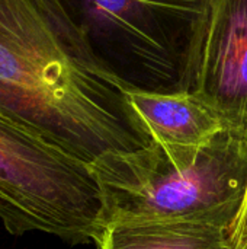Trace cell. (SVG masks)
<instances>
[{
  "label": "cell",
  "mask_w": 247,
  "mask_h": 249,
  "mask_svg": "<svg viewBox=\"0 0 247 249\" xmlns=\"http://www.w3.org/2000/svg\"><path fill=\"white\" fill-rule=\"evenodd\" d=\"M125 89L194 92L213 0H39Z\"/></svg>",
  "instance_id": "obj_3"
},
{
  "label": "cell",
  "mask_w": 247,
  "mask_h": 249,
  "mask_svg": "<svg viewBox=\"0 0 247 249\" xmlns=\"http://www.w3.org/2000/svg\"><path fill=\"white\" fill-rule=\"evenodd\" d=\"M194 92L247 136V0H213Z\"/></svg>",
  "instance_id": "obj_5"
},
{
  "label": "cell",
  "mask_w": 247,
  "mask_h": 249,
  "mask_svg": "<svg viewBox=\"0 0 247 249\" xmlns=\"http://www.w3.org/2000/svg\"><path fill=\"white\" fill-rule=\"evenodd\" d=\"M128 102L153 142L197 147L226 130V120L198 93H148L127 90Z\"/></svg>",
  "instance_id": "obj_6"
},
{
  "label": "cell",
  "mask_w": 247,
  "mask_h": 249,
  "mask_svg": "<svg viewBox=\"0 0 247 249\" xmlns=\"http://www.w3.org/2000/svg\"><path fill=\"white\" fill-rule=\"evenodd\" d=\"M0 220L16 236L96 242L106 217L95 168L0 114Z\"/></svg>",
  "instance_id": "obj_4"
},
{
  "label": "cell",
  "mask_w": 247,
  "mask_h": 249,
  "mask_svg": "<svg viewBox=\"0 0 247 249\" xmlns=\"http://www.w3.org/2000/svg\"><path fill=\"white\" fill-rule=\"evenodd\" d=\"M99 249H234L231 231L204 222H114L96 241Z\"/></svg>",
  "instance_id": "obj_7"
},
{
  "label": "cell",
  "mask_w": 247,
  "mask_h": 249,
  "mask_svg": "<svg viewBox=\"0 0 247 249\" xmlns=\"http://www.w3.org/2000/svg\"><path fill=\"white\" fill-rule=\"evenodd\" d=\"M231 239L234 244V249H245L247 247V194L239 220L231 232Z\"/></svg>",
  "instance_id": "obj_8"
},
{
  "label": "cell",
  "mask_w": 247,
  "mask_h": 249,
  "mask_svg": "<svg viewBox=\"0 0 247 249\" xmlns=\"http://www.w3.org/2000/svg\"><path fill=\"white\" fill-rule=\"evenodd\" d=\"M245 249H247V247H246V248H245Z\"/></svg>",
  "instance_id": "obj_9"
},
{
  "label": "cell",
  "mask_w": 247,
  "mask_h": 249,
  "mask_svg": "<svg viewBox=\"0 0 247 249\" xmlns=\"http://www.w3.org/2000/svg\"><path fill=\"white\" fill-rule=\"evenodd\" d=\"M106 225L204 222L233 232L247 194V136L226 130L197 147L153 142L93 165Z\"/></svg>",
  "instance_id": "obj_2"
},
{
  "label": "cell",
  "mask_w": 247,
  "mask_h": 249,
  "mask_svg": "<svg viewBox=\"0 0 247 249\" xmlns=\"http://www.w3.org/2000/svg\"><path fill=\"white\" fill-rule=\"evenodd\" d=\"M0 114L92 166L153 143L127 90L39 0H0Z\"/></svg>",
  "instance_id": "obj_1"
}]
</instances>
